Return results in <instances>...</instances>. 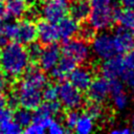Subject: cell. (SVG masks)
<instances>
[{
    "instance_id": "obj_13",
    "label": "cell",
    "mask_w": 134,
    "mask_h": 134,
    "mask_svg": "<svg viewBox=\"0 0 134 134\" xmlns=\"http://www.w3.org/2000/svg\"><path fill=\"white\" fill-rule=\"evenodd\" d=\"M38 29V39L39 42H41L43 45H49L52 43H55L60 39L58 25L53 22L42 20L39 21L37 24Z\"/></svg>"
},
{
    "instance_id": "obj_15",
    "label": "cell",
    "mask_w": 134,
    "mask_h": 134,
    "mask_svg": "<svg viewBox=\"0 0 134 134\" xmlns=\"http://www.w3.org/2000/svg\"><path fill=\"white\" fill-rule=\"evenodd\" d=\"M113 36L119 54L128 52L129 50L134 48V32H132L131 29L119 25L117 28H115Z\"/></svg>"
},
{
    "instance_id": "obj_5",
    "label": "cell",
    "mask_w": 134,
    "mask_h": 134,
    "mask_svg": "<svg viewBox=\"0 0 134 134\" xmlns=\"http://www.w3.org/2000/svg\"><path fill=\"white\" fill-rule=\"evenodd\" d=\"M63 53L72 58L76 63H85L90 57V47L87 41L81 38H71L64 42Z\"/></svg>"
},
{
    "instance_id": "obj_14",
    "label": "cell",
    "mask_w": 134,
    "mask_h": 134,
    "mask_svg": "<svg viewBox=\"0 0 134 134\" xmlns=\"http://www.w3.org/2000/svg\"><path fill=\"white\" fill-rule=\"evenodd\" d=\"M110 83V95L112 104L117 110H124L129 104V97L125 92L124 85L118 79L109 80Z\"/></svg>"
},
{
    "instance_id": "obj_34",
    "label": "cell",
    "mask_w": 134,
    "mask_h": 134,
    "mask_svg": "<svg viewBox=\"0 0 134 134\" xmlns=\"http://www.w3.org/2000/svg\"><path fill=\"white\" fill-rule=\"evenodd\" d=\"M121 79L125 83H127L130 87H132L134 85V70L127 68L126 71L124 72V74L121 75Z\"/></svg>"
},
{
    "instance_id": "obj_6",
    "label": "cell",
    "mask_w": 134,
    "mask_h": 134,
    "mask_svg": "<svg viewBox=\"0 0 134 134\" xmlns=\"http://www.w3.org/2000/svg\"><path fill=\"white\" fill-rule=\"evenodd\" d=\"M114 8L112 5L91 7L88 18L89 24L96 30H105L112 26L114 22Z\"/></svg>"
},
{
    "instance_id": "obj_12",
    "label": "cell",
    "mask_w": 134,
    "mask_h": 134,
    "mask_svg": "<svg viewBox=\"0 0 134 134\" xmlns=\"http://www.w3.org/2000/svg\"><path fill=\"white\" fill-rule=\"evenodd\" d=\"M110 94V83L109 80L102 76L95 77L87 90V95L90 100L103 103L107 99Z\"/></svg>"
},
{
    "instance_id": "obj_3",
    "label": "cell",
    "mask_w": 134,
    "mask_h": 134,
    "mask_svg": "<svg viewBox=\"0 0 134 134\" xmlns=\"http://www.w3.org/2000/svg\"><path fill=\"white\" fill-rule=\"evenodd\" d=\"M91 48L94 55L104 61L119 54L114 36L108 32L96 35L91 41Z\"/></svg>"
},
{
    "instance_id": "obj_27",
    "label": "cell",
    "mask_w": 134,
    "mask_h": 134,
    "mask_svg": "<svg viewBox=\"0 0 134 134\" xmlns=\"http://www.w3.org/2000/svg\"><path fill=\"white\" fill-rule=\"evenodd\" d=\"M23 131L24 130L22 127L16 120H14V118L2 121L0 124V132L4 134H19Z\"/></svg>"
},
{
    "instance_id": "obj_8",
    "label": "cell",
    "mask_w": 134,
    "mask_h": 134,
    "mask_svg": "<svg viewBox=\"0 0 134 134\" xmlns=\"http://www.w3.org/2000/svg\"><path fill=\"white\" fill-rule=\"evenodd\" d=\"M127 65L125 62V59H122L119 54L114 55L108 60H105V62L100 65V73L104 77L108 80L118 79L121 77L124 72L127 69Z\"/></svg>"
},
{
    "instance_id": "obj_26",
    "label": "cell",
    "mask_w": 134,
    "mask_h": 134,
    "mask_svg": "<svg viewBox=\"0 0 134 134\" xmlns=\"http://www.w3.org/2000/svg\"><path fill=\"white\" fill-rule=\"evenodd\" d=\"M86 113L94 119H102L105 117V108L102 103L90 100V103L86 106Z\"/></svg>"
},
{
    "instance_id": "obj_33",
    "label": "cell",
    "mask_w": 134,
    "mask_h": 134,
    "mask_svg": "<svg viewBox=\"0 0 134 134\" xmlns=\"http://www.w3.org/2000/svg\"><path fill=\"white\" fill-rule=\"evenodd\" d=\"M17 30V22H8L4 25V35L7 40H15Z\"/></svg>"
},
{
    "instance_id": "obj_30",
    "label": "cell",
    "mask_w": 134,
    "mask_h": 134,
    "mask_svg": "<svg viewBox=\"0 0 134 134\" xmlns=\"http://www.w3.org/2000/svg\"><path fill=\"white\" fill-rule=\"evenodd\" d=\"M42 95L44 100H57L59 98V86L54 84H46L43 88Z\"/></svg>"
},
{
    "instance_id": "obj_24",
    "label": "cell",
    "mask_w": 134,
    "mask_h": 134,
    "mask_svg": "<svg viewBox=\"0 0 134 134\" xmlns=\"http://www.w3.org/2000/svg\"><path fill=\"white\" fill-rule=\"evenodd\" d=\"M13 118L14 120H16L22 128H26L28 127L31 122H32V119H34V114L30 112L29 109L27 108H17L16 111L14 112L13 114Z\"/></svg>"
},
{
    "instance_id": "obj_18",
    "label": "cell",
    "mask_w": 134,
    "mask_h": 134,
    "mask_svg": "<svg viewBox=\"0 0 134 134\" xmlns=\"http://www.w3.org/2000/svg\"><path fill=\"white\" fill-rule=\"evenodd\" d=\"M58 29H59V35L60 39L63 41H67L71 38H73L75 35H77L80 30V25L79 21L73 19L71 16L70 17H65L61 21L58 22Z\"/></svg>"
},
{
    "instance_id": "obj_47",
    "label": "cell",
    "mask_w": 134,
    "mask_h": 134,
    "mask_svg": "<svg viewBox=\"0 0 134 134\" xmlns=\"http://www.w3.org/2000/svg\"><path fill=\"white\" fill-rule=\"evenodd\" d=\"M68 1H71V2H72V1H74V0H68Z\"/></svg>"
},
{
    "instance_id": "obj_45",
    "label": "cell",
    "mask_w": 134,
    "mask_h": 134,
    "mask_svg": "<svg viewBox=\"0 0 134 134\" xmlns=\"http://www.w3.org/2000/svg\"><path fill=\"white\" fill-rule=\"evenodd\" d=\"M0 65H1V50H0Z\"/></svg>"
},
{
    "instance_id": "obj_46",
    "label": "cell",
    "mask_w": 134,
    "mask_h": 134,
    "mask_svg": "<svg viewBox=\"0 0 134 134\" xmlns=\"http://www.w3.org/2000/svg\"><path fill=\"white\" fill-rule=\"evenodd\" d=\"M132 89H133V93H134V85L132 86Z\"/></svg>"
},
{
    "instance_id": "obj_38",
    "label": "cell",
    "mask_w": 134,
    "mask_h": 134,
    "mask_svg": "<svg viewBox=\"0 0 134 134\" xmlns=\"http://www.w3.org/2000/svg\"><path fill=\"white\" fill-rule=\"evenodd\" d=\"M112 134H130L132 132V129L128 127H122V128H115L110 131Z\"/></svg>"
},
{
    "instance_id": "obj_21",
    "label": "cell",
    "mask_w": 134,
    "mask_h": 134,
    "mask_svg": "<svg viewBox=\"0 0 134 134\" xmlns=\"http://www.w3.org/2000/svg\"><path fill=\"white\" fill-rule=\"evenodd\" d=\"M27 12V3L25 0H6L5 17L9 19H20Z\"/></svg>"
},
{
    "instance_id": "obj_7",
    "label": "cell",
    "mask_w": 134,
    "mask_h": 134,
    "mask_svg": "<svg viewBox=\"0 0 134 134\" xmlns=\"http://www.w3.org/2000/svg\"><path fill=\"white\" fill-rule=\"evenodd\" d=\"M69 12L67 0H46L41 8L42 17L50 22L58 23Z\"/></svg>"
},
{
    "instance_id": "obj_37",
    "label": "cell",
    "mask_w": 134,
    "mask_h": 134,
    "mask_svg": "<svg viewBox=\"0 0 134 134\" xmlns=\"http://www.w3.org/2000/svg\"><path fill=\"white\" fill-rule=\"evenodd\" d=\"M91 7H100V6H109L111 4V0H89Z\"/></svg>"
},
{
    "instance_id": "obj_9",
    "label": "cell",
    "mask_w": 134,
    "mask_h": 134,
    "mask_svg": "<svg viewBox=\"0 0 134 134\" xmlns=\"http://www.w3.org/2000/svg\"><path fill=\"white\" fill-rule=\"evenodd\" d=\"M38 38V29L37 25L32 20L25 19L17 22V30H16V42H19L23 45H28L29 43L36 41Z\"/></svg>"
},
{
    "instance_id": "obj_17",
    "label": "cell",
    "mask_w": 134,
    "mask_h": 134,
    "mask_svg": "<svg viewBox=\"0 0 134 134\" xmlns=\"http://www.w3.org/2000/svg\"><path fill=\"white\" fill-rule=\"evenodd\" d=\"M62 104L58 100H45L36 109L34 114V119H44L47 120L58 115L61 111Z\"/></svg>"
},
{
    "instance_id": "obj_40",
    "label": "cell",
    "mask_w": 134,
    "mask_h": 134,
    "mask_svg": "<svg viewBox=\"0 0 134 134\" xmlns=\"http://www.w3.org/2000/svg\"><path fill=\"white\" fill-rule=\"evenodd\" d=\"M120 2L124 7L134 10V0H120Z\"/></svg>"
},
{
    "instance_id": "obj_4",
    "label": "cell",
    "mask_w": 134,
    "mask_h": 134,
    "mask_svg": "<svg viewBox=\"0 0 134 134\" xmlns=\"http://www.w3.org/2000/svg\"><path fill=\"white\" fill-rule=\"evenodd\" d=\"M59 99L62 106L68 110L77 109L84 104L82 91L70 82H64L59 86Z\"/></svg>"
},
{
    "instance_id": "obj_16",
    "label": "cell",
    "mask_w": 134,
    "mask_h": 134,
    "mask_svg": "<svg viewBox=\"0 0 134 134\" xmlns=\"http://www.w3.org/2000/svg\"><path fill=\"white\" fill-rule=\"evenodd\" d=\"M76 64L77 63L72 58L64 54L60 59V61L57 64V66L50 71L51 72V76L54 80H57L59 82H62L67 76L70 75V73L72 72V70L76 67Z\"/></svg>"
},
{
    "instance_id": "obj_23",
    "label": "cell",
    "mask_w": 134,
    "mask_h": 134,
    "mask_svg": "<svg viewBox=\"0 0 134 134\" xmlns=\"http://www.w3.org/2000/svg\"><path fill=\"white\" fill-rule=\"evenodd\" d=\"M94 118H92L88 113L80 115V118L75 125L74 131L79 134H89L94 129Z\"/></svg>"
},
{
    "instance_id": "obj_39",
    "label": "cell",
    "mask_w": 134,
    "mask_h": 134,
    "mask_svg": "<svg viewBox=\"0 0 134 134\" xmlns=\"http://www.w3.org/2000/svg\"><path fill=\"white\" fill-rule=\"evenodd\" d=\"M6 41H7V38L4 35V25L0 20V46H4L6 44Z\"/></svg>"
},
{
    "instance_id": "obj_36",
    "label": "cell",
    "mask_w": 134,
    "mask_h": 134,
    "mask_svg": "<svg viewBox=\"0 0 134 134\" xmlns=\"http://www.w3.org/2000/svg\"><path fill=\"white\" fill-rule=\"evenodd\" d=\"M8 86V80H7V75L3 72L0 71V94H2Z\"/></svg>"
},
{
    "instance_id": "obj_42",
    "label": "cell",
    "mask_w": 134,
    "mask_h": 134,
    "mask_svg": "<svg viewBox=\"0 0 134 134\" xmlns=\"http://www.w3.org/2000/svg\"><path fill=\"white\" fill-rule=\"evenodd\" d=\"M5 106H6V97L0 94V110L3 109Z\"/></svg>"
},
{
    "instance_id": "obj_43",
    "label": "cell",
    "mask_w": 134,
    "mask_h": 134,
    "mask_svg": "<svg viewBox=\"0 0 134 134\" xmlns=\"http://www.w3.org/2000/svg\"><path fill=\"white\" fill-rule=\"evenodd\" d=\"M2 16H5V4L0 0V17Z\"/></svg>"
},
{
    "instance_id": "obj_48",
    "label": "cell",
    "mask_w": 134,
    "mask_h": 134,
    "mask_svg": "<svg viewBox=\"0 0 134 134\" xmlns=\"http://www.w3.org/2000/svg\"><path fill=\"white\" fill-rule=\"evenodd\" d=\"M0 124H1V121H0Z\"/></svg>"
},
{
    "instance_id": "obj_1",
    "label": "cell",
    "mask_w": 134,
    "mask_h": 134,
    "mask_svg": "<svg viewBox=\"0 0 134 134\" xmlns=\"http://www.w3.org/2000/svg\"><path fill=\"white\" fill-rule=\"evenodd\" d=\"M27 49L19 42L5 44L1 50V68L7 77L18 79L23 75L29 64Z\"/></svg>"
},
{
    "instance_id": "obj_28",
    "label": "cell",
    "mask_w": 134,
    "mask_h": 134,
    "mask_svg": "<svg viewBox=\"0 0 134 134\" xmlns=\"http://www.w3.org/2000/svg\"><path fill=\"white\" fill-rule=\"evenodd\" d=\"M80 112L76 109H71L68 110V112L65 114L64 116V126L67 130V132H70L72 130H74L75 125L80 118Z\"/></svg>"
},
{
    "instance_id": "obj_10",
    "label": "cell",
    "mask_w": 134,
    "mask_h": 134,
    "mask_svg": "<svg viewBox=\"0 0 134 134\" xmlns=\"http://www.w3.org/2000/svg\"><path fill=\"white\" fill-rule=\"evenodd\" d=\"M60 59H61V49L55 43L45 45L41 53V57L38 61L39 67L45 72L51 71L57 66Z\"/></svg>"
},
{
    "instance_id": "obj_44",
    "label": "cell",
    "mask_w": 134,
    "mask_h": 134,
    "mask_svg": "<svg viewBox=\"0 0 134 134\" xmlns=\"http://www.w3.org/2000/svg\"><path fill=\"white\" fill-rule=\"evenodd\" d=\"M131 127H132V132H134V114L132 115L131 118Z\"/></svg>"
},
{
    "instance_id": "obj_49",
    "label": "cell",
    "mask_w": 134,
    "mask_h": 134,
    "mask_svg": "<svg viewBox=\"0 0 134 134\" xmlns=\"http://www.w3.org/2000/svg\"><path fill=\"white\" fill-rule=\"evenodd\" d=\"M133 32H134V31H133Z\"/></svg>"
},
{
    "instance_id": "obj_32",
    "label": "cell",
    "mask_w": 134,
    "mask_h": 134,
    "mask_svg": "<svg viewBox=\"0 0 134 134\" xmlns=\"http://www.w3.org/2000/svg\"><path fill=\"white\" fill-rule=\"evenodd\" d=\"M47 132L50 134H64L65 132H67V130L61 122L51 118L47 125Z\"/></svg>"
},
{
    "instance_id": "obj_35",
    "label": "cell",
    "mask_w": 134,
    "mask_h": 134,
    "mask_svg": "<svg viewBox=\"0 0 134 134\" xmlns=\"http://www.w3.org/2000/svg\"><path fill=\"white\" fill-rule=\"evenodd\" d=\"M124 59H125V62H126L127 67L134 70V48H132L131 50H129Z\"/></svg>"
},
{
    "instance_id": "obj_41",
    "label": "cell",
    "mask_w": 134,
    "mask_h": 134,
    "mask_svg": "<svg viewBox=\"0 0 134 134\" xmlns=\"http://www.w3.org/2000/svg\"><path fill=\"white\" fill-rule=\"evenodd\" d=\"M26 1V3H27V5H29V6H37L39 3H41L43 0H25Z\"/></svg>"
},
{
    "instance_id": "obj_20",
    "label": "cell",
    "mask_w": 134,
    "mask_h": 134,
    "mask_svg": "<svg viewBox=\"0 0 134 134\" xmlns=\"http://www.w3.org/2000/svg\"><path fill=\"white\" fill-rule=\"evenodd\" d=\"M22 80L41 89H43L47 84V77L45 75V71L42 70L40 67H36V66L28 67L24 72Z\"/></svg>"
},
{
    "instance_id": "obj_31",
    "label": "cell",
    "mask_w": 134,
    "mask_h": 134,
    "mask_svg": "<svg viewBox=\"0 0 134 134\" xmlns=\"http://www.w3.org/2000/svg\"><path fill=\"white\" fill-rule=\"evenodd\" d=\"M77 36H79V38H81V39H83V40H85V41H87L89 43L96 36V29H94L90 24L84 25V26L80 27Z\"/></svg>"
},
{
    "instance_id": "obj_29",
    "label": "cell",
    "mask_w": 134,
    "mask_h": 134,
    "mask_svg": "<svg viewBox=\"0 0 134 134\" xmlns=\"http://www.w3.org/2000/svg\"><path fill=\"white\" fill-rule=\"evenodd\" d=\"M43 44L41 42H31L28 44L27 46V53H28V57L30 59L31 62H38L40 57H41V53L43 51Z\"/></svg>"
},
{
    "instance_id": "obj_22",
    "label": "cell",
    "mask_w": 134,
    "mask_h": 134,
    "mask_svg": "<svg viewBox=\"0 0 134 134\" xmlns=\"http://www.w3.org/2000/svg\"><path fill=\"white\" fill-rule=\"evenodd\" d=\"M114 20L118 25L134 29V10L129 8H114Z\"/></svg>"
},
{
    "instance_id": "obj_19",
    "label": "cell",
    "mask_w": 134,
    "mask_h": 134,
    "mask_svg": "<svg viewBox=\"0 0 134 134\" xmlns=\"http://www.w3.org/2000/svg\"><path fill=\"white\" fill-rule=\"evenodd\" d=\"M91 4L89 0H74L69 6L70 16L79 22H84L89 18Z\"/></svg>"
},
{
    "instance_id": "obj_2",
    "label": "cell",
    "mask_w": 134,
    "mask_h": 134,
    "mask_svg": "<svg viewBox=\"0 0 134 134\" xmlns=\"http://www.w3.org/2000/svg\"><path fill=\"white\" fill-rule=\"evenodd\" d=\"M42 90L43 89L35 85H31L25 82L24 80H21L16 86L15 92L17 93L19 103L22 107L27 108L29 110H35L42 103Z\"/></svg>"
},
{
    "instance_id": "obj_25",
    "label": "cell",
    "mask_w": 134,
    "mask_h": 134,
    "mask_svg": "<svg viewBox=\"0 0 134 134\" xmlns=\"http://www.w3.org/2000/svg\"><path fill=\"white\" fill-rule=\"evenodd\" d=\"M50 119H32V122L24 129V132L27 134H43L47 131V125Z\"/></svg>"
},
{
    "instance_id": "obj_11",
    "label": "cell",
    "mask_w": 134,
    "mask_h": 134,
    "mask_svg": "<svg viewBox=\"0 0 134 134\" xmlns=\"http://www.w3.org/2000/svg\"><path fill=\"white\" fill-rule=\"evenodd\" d=\"M70 83L81 91H87L94 80L93 70L88 66L75 67L69 75Z\"/></svg>"
}]
</instances>
